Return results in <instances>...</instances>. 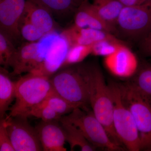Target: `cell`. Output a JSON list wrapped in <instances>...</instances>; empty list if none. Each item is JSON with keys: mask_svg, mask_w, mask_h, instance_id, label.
I'll list each match as a JSON object with an SVG mask.
<instances>
[{"mask_svg": "<svg viewBox=\"0 0 151 151\" xmlns=\"http://www.w3.org/2000/svg\"><path fill=\"white\" fill-rule=\"evenodd\" d=\"M43 59L39 52L38 42H27L17 48L9 66L14 75L31 73L42 62Z\"/></svg>", "mask_w": 151, "mask_h": 151, "instance_id": "7c38bea8", "label": "cell"}, {"mask_svg": "<svg viewBox=\"0 0 151 151\" xmlns=\"http://www.w3.org/2000/svg\"><path fill=\"white\" fill-rule=\"evenodd\" d=\"M134 76L130 85L151 100V63L143 64Z\"/></svg>", "mask_w": 151, "mask_h": 151, "instance_id": "ffe728a7", "label": "cell"}, {"mask_svg": "<svg viewBox=\"0 0 151 151\" xmlns=\"http://www.w3.org/2000/svg\"><path fill=\"white\" fill-rule=\"evenodd\" d=\"M69 46L61 34H46L38 42L39 52L43 60L31 73L49 77L61 68Z\"/></svg>", "mask_w": 151, "mask_h": 151, "instance_id": "52a82bcc", "label": "cell"}, {"mask_svg": "<svg viewBox=\"0 0 151 151\" xmlns=\"http://www.w3.org/2000/svg\"><path fill=\"white\" fill-rule=\"evenodd\" d=\"M61 68L50 78L53 91L82 109H88V64L78 63Z\"/></svg>", "mask_w": 151, "mask_h": 151, "instance_id": "7a4b0ae2", "label": "cell"}, {"mask_svg": "<svg viewBox=\"0 0 151 151\" xmlns=\"http://www.w3.org/2000/svg\"><path fill=\"white\" fill-rule=\"evenodd\" d=\"M19 29L21 37L27 42H38L45 35L23 15L20 20Z\"/></svg>", "mask_w": 151, "mask_h": 151, "instance_id": "d4e9b609", "label": "cell"}, {"mask_svg": "<svg viewBox=\"0 0 151 151\" xmlns=\"http://www.w3.org/2000/svg\"><path fill=\"white\" fill-rule=\"evenodd\" d=\"M123 45V42L115 37L100 40L92 45L91 54L105 57L113 54Z\"/></svg>", "mask_w": 151, "mask_h": 151, "instance_id": "603a6c76", "label": "cell"}, {"mask_svg": "<svg viewBox=\"0 0 151 151\" xmlns=\"http://www.w3.org/2000/svg\"><path fill=\"white\" fill-rule=\"evenodd\" d=\"M56 121H42L35 128L43 151H66L65 132Z\"/></svg>", "mask_w": 151, "mask_h": 151, "instance_id": "4fadbf2b", "label": "cell"}, {"mask_svg": "<svg viewBox=\"0 0 151 151\" xmlns=\"http://www.w3.org/2000/svg\"><path fill=\"white\" fill-rule=\"evenodd\" d=\"M78 1H80V2H82L83 1H88V0H78Z\"/></svg>", "mask_w": 151, "mask_h": 151, "instance_id": "4dcf8cb0", "label": "cell"}, {"mask_svg": "<svg viewBox=\"0 0 151 151\" xmlns=\"http://www.w3.org/2000/svg\"><path fill=\"white\" fill-rule=\"evenodd\" d=\"M104 62L109 72L120 78L132 77L139 68L137 57L124 44L113 54L105 57Z\"/></svg>", "mask_w": 151, "mask_h": 151, "instance_id": "8fae6325", "label": "cell"}, {"mask_svg": "<svg viewBox=\"0 0 151 151\" xmlns=\"http://www.w3.org/2000/svg\"><path fill=\"white\" fill-rule=\"evenodd\" d=\"M87 79L89 103L92 112L105 127L111 140L122 147L123 145L113 126V103L111 89L106 84L100 68L96 65L88 64Z\"/></svg>", "mask_w": 151, "mask_h": 151, "instance_id": "6da1fadb", "label": "cell"}, {"mask_svg": "<svg viewBox=\"0 0 151 151\" xmlns=\"http://www.w3.org/2000/svg\"><path fill=\"white\" fill-rule=\"evenodd\" d=\"M124 6H131L138 4L144 2L142 0H119Z\"/></svg>", "mask_w": 151, "mask_h": 151, "instance_id": "f546056e", "label": "cell"}, {"mask_svg": "<svg viewBox=\"0 0 151 151\" xmlns=\"http://www.w3.org/2000/svg\"><path fill=\"white\" fill-rule=\"evenodd\" d=\"M60 120L69 122L77 127L89 142L97 149L112 151L124 150V148L111 140L105 127L92 111L77 108L69 115L62 116Z\"/></svg>", "mask_w": 151, "mask_h": 151, "instance_id": "8992f818", "label": "cell"}, {"mask_svg": "<svg viewBox=\"0 0 151 151\" xmlns=\"http://www.w3.org/2000/svg\"><path fill=\"white\" fill-rule=\"evenodd\" d=\"M92 45H76L70 47L61 68L82 62L86 57L91 54Z\"/></svg>", "mask_w": 151, "mask_h": 151, "instance_id": "cb8c5ba5", "label": "cell"}, {"mask_svg": "<svg viewBox=\"0 0 151 151\" xmlns=\"http://www.w3.org/2000/svg\"><path fill=\"white\" fill-rule=\"evenodd\" d=\"M59 121L65 132L66 141L70 145V150H74L76 148H79L80 150L83 151L96 150L97 148L89 142L77 127L69 122Z\"/></svg>", "mask_w": 151, "mask_h": 151, "instance_id": "ac0fdd59", "label": "cell"}, {"mask_svg": "<svg viewBox=\"0 0 151 151\" xmlns=\"http://www.w3.org/2000/svg\"><path fill=\"white\" fill-rule=\"evenodd\" d=\"M22 116L5 117L6 126L15 151H43L35 128Z\"/></svg>", "mask_w": 151, "mask_h": 151, "instance_id": "9c48e42d", "label": "cell"}, {"mask_svg": "<svg viewBox=\"0 0 151 151\" xmlns=\"http://www.w3.org/2000/svg\"><path fill=\"white\" fill-rule=\"evenodd\" d=\"M147 1H149V0H142L143 2H145Z\"/></svg>", "mask_w": 151, "mask_h": 151, "instance_id": "1f68e13d", "label": "cell"}, {"mask_svg": "<svg viewBox=\"0 0 151 151\" xmlns=\"http://www.w3.org/2000/svg\"><path fill=\"white\" fill-rule=\"evenodd\" d=\"M22 15L45 34L54 31L52 14L36 0H27Z\"/></svg>", "mask_w": 151, "mask_h": 151, "instance_id": "2e32d148", "label": "cell"}, {"mask_svg": "<svg viewBox=\"0 0 151 151\" xmlns=\"http://www.w3.org/2000/svg\"><path fill=\"white\" fill-rule=\"evenodd\" d=\"M16 83L1 70L0 73V117L4 118L10 105L15 99Z\"/></svg>", "mask_w": 151, "mask_h": 151, "instance_id": "d6986e66", "label": "cell"}, {"mask_svg": "<svg viewBox=\"0 0 151 151\" xmlns=\"http://www.w3.org/2000/svg\"><path fill=\"white\" fill-rule=\"evenodd\" d=\"M61 35L67 40L70 47L76 45H92L100 40L115 37L111 33L105 31L79 28L74 25L63 31Z\"/></svg>", "mask_w": 151, "mask_h": 151, "instance_id": "5bb4252c", "label": "cell"}, {"mask_svg": "<svg viewBox=\"0 0 151 151\" xmlns=\"http://www.w3.org/2000/svg\"><path fill=\"white\" fill-rule=\"evenodd\" d=\"M12 41L3 33L0 32V63L4 67L9 65L16 51Z\"/></svg>", "mask_w": 151, "mask_h": 151, "instance_id": "4316f807", "label": "cell"}, {"mask_svg": "<svg viewBox=\"0 0 151 151\" xmlns=\"http://www.w3.org/2000/svg\"><path fill=\"white\" fill-rule=\"evenodd\" d=\"M122 99L131 111L139 134L141 150L151 151V100L129 83L119 84Z\"/></svg>", "mask_w": 151, "mask_h": 151, "instance_id": "5b68a950", "label": "cell"}, {"mask_svg": "<svg viewBox=\"0 0 151 151\" xmlns=\"http://www.w3.org/2000/svg\"><path fill=\"white\" fill-rule=\"evenodd\" d=\"M16 83L15 103L10 108L6 117H26L32 108L39 104L53 91L47 76L29 73Z\"/></svg>", "mask_w": 151, "mask_h": 151, "instance_id": "3957f363", "label": "cell"}, {"mask_svg": "<svg viewBox=\"0 0 151 151\" xmlns=\"http://www.w3.org/2000/svg\"><path fill=\"white\" fill-rule=\"evenodd\" d=\"M140 47L144 54L151 57V27L141 38Z\"/></svg>", "mask_w": 151, "mask_h": 151, "instance_id": "f1b7e54d", "label": "cell"}, {"mask_svg": "<svg viewBox=\"0 0 151 151\" xmlns=\"http://www.w3.org/2000/svg\"><path fill=\"white\" fill-rule=\"evenodd\" d=\"M27 0H0V32L12 41L21 37L20 20L24 12Z\"/></svg>", "mask_w": 151, "mask_h": 151, "instance_id": "30bf717a", "label": "cell"}, {"mask_svg": "<svg viewBox=\"0 0 151 151\" xmlns=\"http://www.w3.org/2000/svg\"><path fill=\"white\" fill-rule=\"evenodd\" d=\"M29 116L36 117L44 122L58 121L61 117L52 108L42 102L30 110L26 115L27 118Z\"/></svg>", "mask_w": 151, "mask_h": 151, "instance_id": "484cf974", "label": "cell"}, {"mask_svg": "<svg viewBox=\"0 0 151 151\" xmlns=\"http://www.w3.org/2000/svg\"><path fill=\"white\" fill-rule=\"evenodd\" d=\"M73 25L79 28H90L111 33L115 29L101 18L92 4L88 1L82 2L78 6L74 17Z\"/></svg>", "mask_w": 151, "mask_h": 151, "instance_id": "9a60e30c", "label": "cell"}, {"mask_svg": "<svg viewBox=\"0 0 151 151\" xmlns=\"http://www.w3.org/2000/svg\"><path fill=\"white\" fill-rule=\"evenodd\" d=\"M0 151H15L7 129L5 118L1 119L0 122Z\"/></svg>", "mask_w": 151, "mask_h": 151, "instance_id": "83f0119b", "label": "cell"}, {"mask_svg": "<svg viewBox=\"0 0 151 151\" xmlns=\"http://www.w3.org/2000/svg\"><path fill=\"white\" fill-rule=\"evenodd\" d=\"M42 102L48 105L61 117L65 114L71 113L75 108H81L77 104L69 102L60 97L53 90Z\"/></svg>", "mask_w": 151, "mask_h": 151, "instance_id": "7402d4cb", "label": "cell"}, {"mask_svg": "<svg viewBox=\"0 0 151 151\" xmlns=\"http://www.w3.org/2000/svg\"><path fill=\"white\" fill-rule=\"evenodd\" d=\"M113 103V124L122 145L129 151L141 150L139 134L131 111L124 102L119 84H108Z\"/></svg>", "mask_w": 151, "mask_h": 151, "instance_id": "277c9868", "label": "cell"}, {"mask_svg": "<svg viewBox=\"0 0 151 151\" xmlns=\"http://www.w3.org/2000/svg\"><path fill=\"white\" fill-rule=\"evenodd\" d=\"M116 26L127 36L142 37L151 27V0L124 6Z\"/></svg>", "mask_w": 151, "mask_h": 151, "instance_id": "ba28073f", "label": "cell"}, {"mask_svg": "<svg viewBox=\"0 0 151 151\" xmlns=\"http://www.w3.org/2000/svg\"><path fill=\"white\" fill-rule=\"evenodd\" d=\"M48 9L52 14L65 15L74 9L81 3L78 0H36Z\"/></svg>", "mask_w": 151, "mask_h": 151, "instance_id": "44dd1931", "label": "cell"}, {"mask_svg": "<svg viewBox=\"0 0 151 151\" xmlns=\"http://www.w3.org/2000/svg\"><path fill=\"white\" fill-rule=\"evenodd\" d=\"M97 13L108 24L115 29L117 20L124 6L119 0H94Z\"/></svg>", "mask_w": 151, "mask_h": 151, "instance_id": "e0dca14e", "label": "cell"}]
</instances>
